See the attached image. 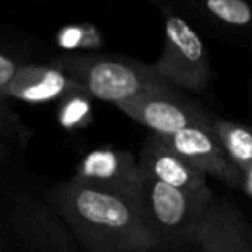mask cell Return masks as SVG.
Returning a JSON list of instances; mask_svg holds the SVG:
<instances>
[{
  "label": "cell",
  "mask_w": 252,
  "mask_h": 252,
  "mask_svg": "<svg viewBox=\"0 0 252 252\" xmlns=\"http://www.w3.org/2000/svg\"><path fill=\"white\" fill-rule=\"evenodd\" d=\"M57 207L76 238L92 252L158 251L133 197L71 180L56 193Z\"/></svg>",
  "instance_id": "6da1fadb"
},
{
  "label": "cell",
  "mask_w": 252,
  "mask_h": 252,
  "mask_svg": "<svg viewBox=\"0 0 252 252\" xmlns=\"http://www.w3.org/2000/svg\"><path fill=\"white\" fill-rule=\"evenodd\" d=\"M133 200L158 251H173L195 245L213 195L209 189L200 192L175 189L140 169Z\"/></svg>",
  "instance_id": "7a4b0ae2"
},
{
  "label": "cell",
  "mask_w": 252,
  "mask_h": 252,
  "mask_svg": "<svg viewBox=\"0 0 252 252\" xmlns=\"http://www.w3.org/2000/svg\"><path fill=\"white\" fill-rule=\"evenodd\" d=\"M54 67L69 76L85 95L118 105L142 92L166 87L154 69L133 61L107 56H64Z\"/></svg>",
  "instance_id": "3957f363"
},
{
  "label": "cell",
  "mask_w": 252,
  "mask_h": 252,
  "mask_svg": "<svg viewBox=\"0 0 252 252\" xmlns=\"http://www.w3.org/2000/svg\"><path fill=\"white\" fill-rule=\"evenodd\" d=\"M151 67L168 85L190 92H202L211 76L209 59L199 33L178 16L166 19L164 49Z\"/></svg>",
  "instance_id": "277c9868"
},
{
  "label": "cell",
  "mask_w": 252,
  "mask_h": 252,
  "mask_svg": "<svg viewBox=\"0 0 252 252\" xmlns=\"http://www.w3.org/2000/svg\"><path fill=\"white\" fill-rule=\"evenodd\" d=\"M118 107L158 137H169L187 128H213V118L192 100L173 92L169 85L142 92L119 102Z\"/></svg>",
  "instance_id": "5b68a950"
},
{
  "label": "cell",
  "mask_w": 252,
  "mask_h": 252,
  "mask_svg": "<svg viewBox=\"0 0 252 252\" xmlns=\"http://www.w3.org/2000/svg\"><path fill=\"white\" fill-rule=\"evenodd\" d=\"M73 182L118 195L133 197L140 182V166L131 152L95 149L81 159Z\"/></svg>",
  "instance_id": "8992f818"
},
{
  "label": "cell",
  "mask_w": 252,
  "mask_h": 252,
  "mask_svg": "<svg viewBox=\"0 0 252 252\" xmlns=\"http://www.w3.org/2000/svg\"><path fill=\"white\" fill-rule=\"evenodd\" d=\"M162 140L206 176H216L233 187H240L244 182V175L228 159L213 128H187L175 135L162 137Z\"/></svg>",
  "instance_id": "52a82bcc"
},
{
  "label": "cell",
  "mask_w": 252,
  "mask_h": 252,
  "mask_svg": "<svg viewBox=\"0 0 252 252\" xmlns=\"http://www.w3.org/2000/svg\"><path fill=\"white\" fill-rule=\"evenodd\" d=\"M195 247L200 252H252V228L233 204L211 200Z\"/></svg>",
  "instance_id": "ba28073f"
},
{
  "label": "cell",
  "mask_w": 252,
  "mask_h": 252,
  "mask_svg": "<svg viewBox=\"0 0 252 252\" xmlns=\"http://www.w3.org/2000/svg\"><path fill=\"white\" fill-rule=\"evenodd\" d=\"M138 166L149 176L175 189L189 190V192H200L209 189L206 185V175L176 154L162 140V137L158 135H152L145 142Z\"/></svg>",
  "instance_id": "9c48e42d"
},
{
  "label": "cell",
  "mask_w": 252,
  "mask_h": 252,
  "mask_svg": "<svg viewBox=\"0 0 252 252\" xmlns=\"http://www.w3.org/2000/svg\"><path fill=\"white\" fill-rule=\"evenodd\" d=\"M81 92L80 87L54 66H21L5 90V97L25 102H47Z\"/></svg>",
  "instance_id": "30bf717a"
},
{
  "label": "cell",
  "mask_w": 252,
  "mask_h": 252,
  "mask_svg": "<svg viewBox=\"0 0 252 252\" xmlns=\"http://www.w3.org/2000/svg\"><path fill=\"white\" fill-rule=\"evenodd\" d=\"M213 131L238 171L252 169V128L226 119H213Z\"/></svg>",
  "instance_id": "8fae6325"
},
{
  "label": "cell",
  "mask_w": 252,
  "mask_h": 252,
  "mask_svg": "<svg viewBox=\"0 0 252 252\" xmlns=\"http://www.w3.org/2000/svg\"><path fill=\"white\" fill-rule=\"evenodd\" d=\"M204 7L209 16L228 26L252 25V7L242 0H207Z\"/></svg>",
  "instance_id": "7c38bea8"
},
{
  "label": "cell",
  "mask_w": 252,
  "mask_h": 252,
  "mask_svg": "<svg viewBox=\"0 0 252 252\" xmlns=\"http://www.w3.org/2000/svg\"><path fill=\"white\" fill-rule=\"evenodd\" d=\"M18 63L12 61L9 56L0 52V95H4L5 90H7L9 83L12 81V78L16 76V73L19 71Z\"/></svg>",
  "instance_id": "4fadbf2b"
},
{
  "label": "cell",
  "mask_w": 252,
  "mask_h": 252,
  "mask_svg": "<svg viewBox=\"0 0 252 252\" xmlns=\"http://www.w3.org/2000/svg\"><path fill=\"white\" fill-rule=\"evenodd\" d=\"M87 102H83L81 98H71L67 104V111L63 112V123L64 125H74L78 119H81L87 112Z\"/></svg>",
  "instance_id": "5bb4252c"
},
{
  "label": "cell",
  "mask_w": 252,
  "mask_h": 252,
  "mask_svg": "<svg viewBox=\"0 0 252 252\" xmlns=\"http://www.w3.org/2000/svg\"><path fill=\"white\" fill-rule=\"evenodd\" d=\"M242 187L245 189L249 197H252V169L247 173H244V182H242Z\"/></svg>",
  "instance_id": "9a60e30c"
}]
</instances>
